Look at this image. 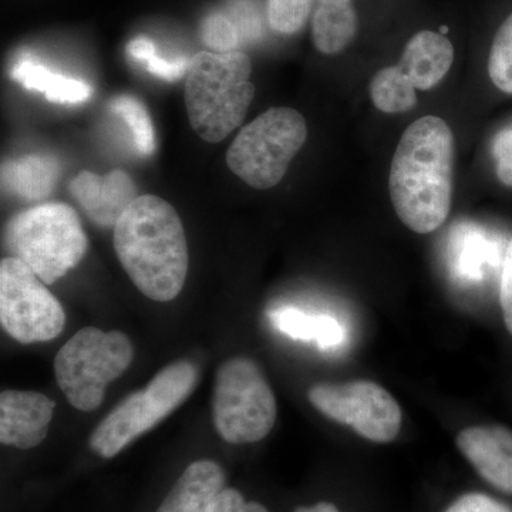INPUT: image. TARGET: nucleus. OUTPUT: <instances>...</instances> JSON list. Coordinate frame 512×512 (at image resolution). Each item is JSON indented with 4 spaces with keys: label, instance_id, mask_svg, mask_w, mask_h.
Here are the masks:
<instances>
[{
    "label": "nucleus",
    "instance_id": "21",
    "mask_svg": "<svg viewBox=\"0 0 512 512\" xmlns=\"http://www.w3.org/2000/svg\"><path fill=\"white\" fill-rule=\"evenodd\" d=\"M110 107L117 116L126 121L138 153L141 156H153L156 151V133L146 106L136 97L123 94L111 100Z\"/></svg>",
    "mask_w": 512,
    "mask_h": 512
},
{
    "label": "nucleus",
    "instance_id": "2",
    "mask_svg": "<svg viewBox=\"0 0 512 512\" xmlns=\"http://www.w3.org/2000/svg\"><path fill=\"white\" fill-rule=\"evenodd\" d=\"M114 249L138 291L170 302L183 291L188 245L183 222L170 202L138 195L114 227Z\"/></svg>",
    "mask_w": 512,
    "mask_h": 512
},
{
    "label": "nucleus",
    "instance_id": "5",
    "mask_svg": "<svg viewBox=\"0 0 512 512\" xmlns=\"http://www.w3.org/2000/svg\"><path fill=\"white\" fill-rule=\"evenodd\" d=\"M197 383L194 363L181 360L164 367L143 390L131 393L104 417L90 436V448L104 460L119 456L134 440L177 410Z\"/></svg>",
    "mask_w": 512,
    "mask_h": 512
},
{
    "label": "nucleus",
    "instance_id": "8",
    "mask_svg": "<svg viewBox=\"0 0 512 512\" xmlns=\"http://www.w3.org/2000/svg\"><path fill=\"white\" fill-rule=\"evenodd\" d=\"M276 416L275 394L255 362L234 357L222 363L212 392V417L222 439L231 444L264 440Z\"/></svg>",
    "mask_w": 512,
    "mask_h": 512
},
{
    "label": "nucleus",
    "instance_id": "16",
    "mask_svg": "<svg viewBox=\"0 0 512 512\" xmlns=\"http://www.w3.org/2000/svg\"><path fill=\"white\" fill-rule=\"evenodd\" d=\"M269 322L289 338L316 342L320 349L336 348L346 339L345 328L335 318L308 315L296 308H276L269 312Z\"/></svg>",
    "mask_w": 512,
    "mask_h": 512
},
{
    "label": "nucleus",
    "instance_id": "12",
    "mask_svg": "<svg viewBox=\"0 0 512 512\" xmlns=\"http://www.w3.org/2000/svg\"><path fill=\"white\" fill-rule=\"evenodd\" d=\"M457 447L474 470L503 493L512 494V431L503 426L461 430Z\"/></svg>",
    "mask_w": 512,
    "mask_h": 512
},
{
    "label": "nucleus",
    "instance_id": "4",
    "mask_svg": "<svg viewBox=\"0 0 512 512\" xmlns=\"http://www.w3.org/2000/svg\"><path fill=\"white\" fill-rule=\"evenodd\" d=\"M5 244L10 256L28 265L46 285L76 268L89 247L79 215L60 202L16 214L6 227Z\"/></svg>",
    "mask_w": 512,
    "mask_h": 512
},
{
    "label": "nucleus",
    "instance_id": "18",
    "mask_svg": "<svg viewBox=\"0 0 512 512\" xmlns=\"http://www.w3.org/2000/svg\"><path fill=\"white\" fill-rule=\"evenodd\" d=\"M55 158L23 157L3 165V184L25 200H42L50 195L59 177Z\"/></svg>",
    "mask_w": 512,
    "mask_h": 512
},
{
    "label": "nucleus",
    "instance_id": "17",
    "mask_svg": "<svg viewBox=\"0 0 512 512\" xmlns=\"http://www.w3.org/2000/svg\"><path fill=\"white\" fill-rule=\"evenodd\" d=\"M357 15L352 3H318L312 19L313 45L323 55H338L353 42Z\"/></svg>",
    "mask_w": 512,
    "mask_h": 512
},
{
    "label": "nucleus",
    "instance_id": "32",
    "mask_svg": "<svg viewBox=\"0 0 512 512\" xmlns=\"http://www.w3.org/2000/svg\"><path fill=\"white\" fill-rule=\"evenodd\" d=\"M292 512H340V510L330 501H319L311 505H299Z\"/></svg>",
    "mask_w": 512,
    "mask_h": 512
},
{
    "label": "nucleus",
    "instance_id": "6",
    "mask_svg": "<svg viewBox=\"0 0 512 512\" xmlns=\"http://www.w3.org/2000/svg\"><path fill=\"white\" fill-rule=\"evenodd\" d=\"M133 357V345L124 333L84 328L57 353L56 380L73 407L92 412L103 402L107 384L126 372Z\"/></svg>",
    "mask_w": 512,
    "mask_h": 512
},
{
    "label": "nucleus",
    "instance_id": "29",
    "mask_svg": "<svg viewBox=\"0 0 512 512\" xmlns=\"http://www.w3.org/2000/svg\"><path fill=\"white\" fill-rule=\"evenodd\" d=\"M500 303L505 326L512 335V238L505 249L501 268Z\"/></svg>",
    "mask_w": 512,
    "mask_h": 512
},
{
    "label": "nucleus",
    "instance_id": "1",
    "mask_svg": "<svg viewBox=\"0 0 512 512\" xmlns=\"http://www.w3.org/2000/svg\"><path fill=\"white\" fill-rule=\"evenodd\" d=\"M453 158V133L440 117H423L404 131L390 168V198L417 234L436 231L450 214Z\"/></svg>",
    "mask_w": 512,
    "mask_h": 512
},
{
    "label": "nucleus",
    "instance_id": "26",
    "mask_svg": "<svg viewBox=\"0 0 512 512\" xmlns=\"http://www.w3.org/2000/svg\"><path fill=\"white\" fill-rule=\"evenodd\" d=\"M444 512H512V508L490 495L467 493L448 505Z\"/></svg>",
    "mask_w": 512,
    "mask_h": 512
},
{
    "label": "nucleus",
    "instance_id": "3",
    "mask_svg": "<svg viewBox=\"0 0 512 512\" xmlns=\"http://www.w3.org/2000/svg\"><path fill=\"white\" fill-rule=\"evenodd\" d=\"M251 59L242 52L197 53L185 80V107L195 133L220 143L239 127L255 97Z\"/></svg>",
    "mask_w": 512,
    "mask_h": 512
},
{
    "label": "nucleus",
    "instance_id": "9",
    "mask_svg": "<svg viewBox=\"0 0 512 512\" xmlns=\"http://www.w3.org/2000/svg\"><path fill=\"white\" fill-rule=\"evenodd\" d=\"M0 323L22 345L56 339L66 325L63 306L19 259L0 262Z\"/></svg>",
    "mask_w": 512,
    "mask_h": 512
},
{
    "label": "nucleus",
    "instance_id": "20",
    "mask_svg": "<svg viewBox=\"0 0 512 512\" xmlns=\"http://www.w3.org/2000/svg\"><path fill=\"white\" fill-rule=\"evenodd\" d=\"M416 87L397 66L386 67L373 76L370 97L383 113H404L416 106Z\"/></svg>",
    "mask_w": 512,
    "mask_h": 512
},
{
    "label": "nucleus",
    "instance_id": "11",
    "mask_svg": "<svg viewBox=\"0 0 512 512\" xmlns=\"http://www.w3.org/2000/svg\"><path fill=\"white\" fill-rule=\"evenodd\" d=\"M56 404L42 393L3 390L0 394V441L3 446L30 450L49 433Z\"/></svg>",
    "mask_w": 512,
    "mask_h": 512
},
{
    "label": "nucleus",
    "instance_id": "13",
    "mask_svg": "<svg viewBox=\"0 0 512 512\" xmlns=\"http://www.w3.org/2000/svg\"><path fill=\"white\" fill-rule=\"evenodd\" d=\"M70 190L90 220L103 228L116 227L123 212L138 197L136 184L123 170L111 171L104 177L82 171L72 181Z\"/></svg>",
    "mask_w": 512,
    "mask_h": 512
},
{
    "label": "nucleus",
    "instance_id": "19",
    "mask_svg": "<svg viewBox=\"0 0 512 512\" xmlns=\"http://www.w3.org/2000/svg\"><path fill=\"white\" fill-rule=\"evenodd\" d=\"M12 77L26 89L45 94L52 103H83L92 96L89 84L50 72L32 60H20L13 67Z\"/></svg>",
    "mask_w": 512,
    "mask_h": 512
},
{
    "label": "nucleus",
    "instance_id": "14",
    "mask_svg": "<svg viewBox=\"0 0 512 512\" xmlns=\"http://www.w3.org/2000/svg\"><path fill=\"white\" fill-rule=\"evenodd\" d=\"M227 487L225 468L211 458L191 461L165 491L153 512H207Z\"/></svg>",
    "mask_w": 512,
    "mask_h": 512
},
{
    "label": "nucleus",
    "instance_id": "27",
    "mask_svg": "<svg viewBox=\"0 0 512 512\" xmlns=\"http://www.w3.org/2000/svg\"><path fill=\"white\" fill-rule=\"evenodd\" d=\"M493 153L501 183L512 187V124L494 138Z\"/></svg>",
    "mask_w": 512,
    "mask_h": 512
},
{
    "label": "nucleus",
    "instance_id": "33",
    "mask_svg": "<svg viewBox=\"0 0 512 512\" xmlns=\"http://www.w3.org/2000/svg\"><path fill=\"white\" fill-rule=\"evenodd\" d=\"M318 3H352L350 0H316Z\"/></svg>",
    "mask_w": 512,
    "mask_h": 512
},
{
    "label": "nucleus",
    "instance_id": "15",
    "mask_svg": "<svg viewBox=\"0 0 512 512\" xmlns=\"http://www.w3.org/2000/svg\"><path fill=\"white\" fill-rule=\"evenodd\" d=\"M454 60V47L443 33L423 30L407 43L397 67L417 90H430L443 79Z\"/></svg>",
    "mask_w": 512,
    "mask_h": 512
},
{
    "label": "nucleus",
    "instance_id": "25",
    "mask_svg": "<svg viewBox=\"0 0 512 512\" xmlns=\"http://www.w3.org/2000/svg\"><path fill=\"white\" fill-rule=\"evenodd\" d=\"M207 512H271L265 504L248 500L244 493L235 487H225L212 501Z\"/></svg>",
    "mask_w": 512,
    "mask_h": 512
},
{
    "label": "nucleus",
    "instance_id": "28",
    "mask_svg": "<svg viewBox=\"0 0 512 512\" xmlns=\"http://www.w3.org/2000/svg\"><path fill=\"white\" fill-rule=\"evenodd\" d=\"M493 254L494 251L490 249V242L484 241L480 237L467 239L466 251H464L466 261L461 262V269L468 278H478L477 272H480L484 264H487L488 256H493Z\"/></svg>",
    "mask_w": 512,
    "mask_h": 512
},
{
    "label": "nucleus",
    "instance_id": "22",
    "mask_svg": "<svg viewBox=\"0 0 512 512\" xmlns=\"http://www.w3.org/2000/svg\"><path fill=\"white\" fill-rule=\"evenodd\" d=\"M488 74L495 87L512 94V15L495 33L488 59Z\"/></svg>",
    "mask_w": 512,
    "mask_h": 512
},
{
    "label": "nucleus",
    "instance_id": "31",
    "mask_svg": "<svg viewBox=\"0 0 512 512\" xmlns=\"http://www.w3.org/2000/svg\"><path fill=\"white\" fill-rule=\"evenodd\" d=\"M128 53H130L134 59L144 60V62H147L151 57L157 55L154 43L144 36L136 37V39L128 43Z\"/></svg>",
    "mask_w": 512,
    "mask_h": 512
},
{
    "label": "nucleus",
    "instance_id": "24",
    "mask_svg": "<svg viewBox=\"0 0 512 512\" xmlns=\"http://www.w3.org/2000/svg\"><path fill=\"white\" fill-rule=\"evenodd\" d=\"M201 37L205 45L214 49L218 53L235 52L238 45L237 30L229 19L220 13L208 16L201 26Z\"/></svg>",
    "mask_w": 512,
    "mask_h": 512
},
{
    "label": "nucleus",
    "instance_id": "10",
    "mask_svg": "<svg viewBox=\"0 0 512 512\" xmlns=\"http://www.w3.org/2000/svg\"><path fill=\"white\" fill-rule=\"evenodd\" d=\"M309 402L329 419L352 427L359 436L375 443H390L402 429L399 403L370 380L316 384L309 390Z\"/></svg>",
    "mask_w": 512,
    "mask_h": 512
},
{
    "label": "nucleus",
    "instance_id": "7",
    "mask_svg": "<svg viewBox=\"0 0 512 512\" xmlns=\"http://www.w3.org/2000/svg\"><path fill=\"white\" fill-rule=\"evenodd\" d=\"M306 137L301 113L288 107L269 109L235 137L227 151L229 170L256 190H269L281 183Z\"/></svg>",
    "mask_w": 512,
    "mask_h": 512
},
{
    "label": "nucleus",
    "instance_id": "30",
    "mask_svg": "<svg viewBox=\"0 0 512 512\" xmlns=\"http://www.w3.org/2000/svg\"><path fill=\"white\" fill-rule=\"evenodd\" d=\"M147 70L154 76L160 77L164 80H175L178 77L183 76L187 73L190 62L187 59L170 60L161 59L160 56H153L150 60H147Z\"/></svg>",
    "mask_w": 512,
    "mask_h": 512
},
{
    "label": "nucleus",
    "instance_id": "23",
    "mask_svg": "<svg viewBox=\"0 0 512 512\" xmlns=\"http://www.w3.org/2000/svg\"><path fill=\"white\" fill-rule=\"evenodd\" d=\"M315 0H268L266 13L272 30L281 35H293L305 26Z\"/></svg>",
    "mask_w": 512,
    "mask_h": 512
}]
</instances>
